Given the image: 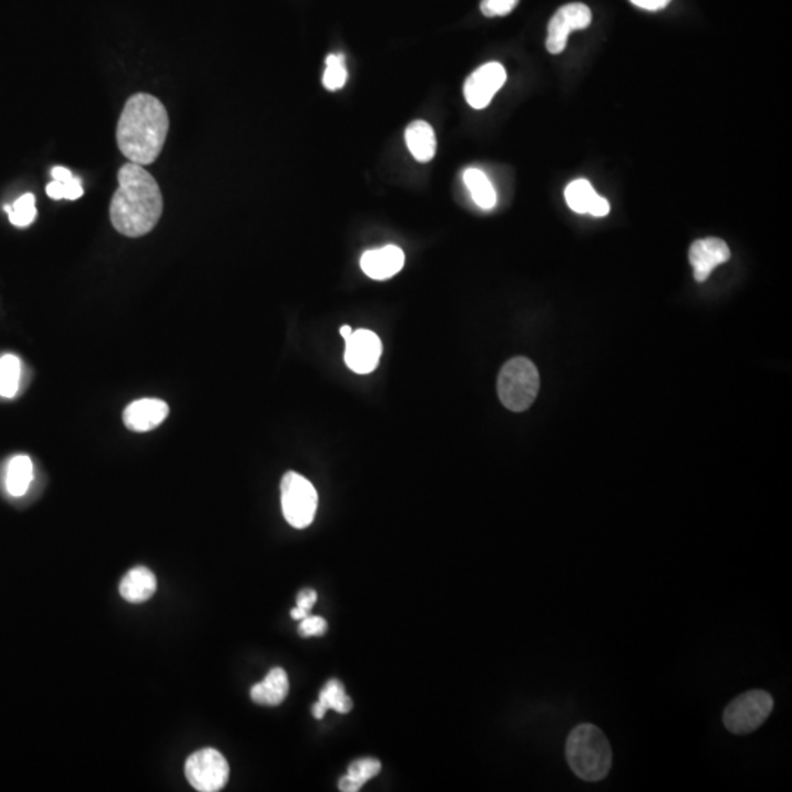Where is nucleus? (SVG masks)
I'll return each mask as SVG.
<instances>
[{
  "label": "nucleus",
  "instance_id": "2eb2a0df",
  "mask_svg": "<svg viewBox=\"0 0 792 792\" xmlns=\"http://www.w3.org/2000/svg\"><path fill=\"white\" fill-rule=\"evenodd\" d=\"M157 590L155 574L146 566H136L125 574L119 584V593L129 604H143Z\"/></svg>",
  "mask_w": 792,
  "mask_h": 792
},
{
  "label": "nucleus",
  "instance_id": "393cba45",
  "mask_svg": "<svg viewBox=\"0 0 792 792\" xmlns=\"http://www.w3.org/2000/svg\"><path fill=\"white\" fill-rule=\"evenodd\" d=\"M517 5L518 0H483L480 8H482L483 15L492 18V16L508 15Z\"/></svg>",
  "mask_w": 792,
  "mask_h": 792
},
{
  "label": "nucleus",
  "instance_id": "a878e982",
  "mask_svg": "<svg viewBox=\"0 0 792 792\" xmlns=\"http://www.w3.org/2000/svg\"><path fill=\"white\" fill-rule=\"evenodd\" d=\"M328 631V623L321 616H307L301 619L299 633L301 637H320Z\"/></svg>",
  "mask_w": 792,
  "mask_h": 792
},
{
  "label": "nucleus",
  "instance_id": "dca6fc26",
  "mask_svg": "<svg viewBox=\"0 0 792 792\" xmlns=\"http://www.w3.org/2000/svg\"><path fill=\"white\" fill-rule=\"evenodd\" d=\"M289 693V679L282 668H273L266 678L249 691L253 702L261 706H278Z\"/></svg>",
  "mask_w": 792,
  "mask_h": 792
},
{
  "label": "nucleus",
  "instance_id": "c756f323",
  "mask_svg": "<svg viewBox=\"0 0 792 792\" xmlns=\"http://www.w3.org/2000/svg\"><path fill=\"white\" fill-rule=\"evenodd\" d=\"M310 615V612L304 611L301 607L295 606L292 611H290V616L292 618L297 619V621H301V619L307 618Z\"/></svg>",
  "mask_w": 792,
  "mask_h": 792
},
{
  "label": "nucleus",
  "instance_id": "f257e3e1",
  "mask_svg": "<svg viewBox=\"0 0 792 792\" xmlns=\"http://www.w3.org/2000/svg\"><path fill=\"white\" fill-rule=\"evenodd\" d=\"M117 187L110 201V222L119 234L140 238L155 229L163 211V197L150 172L127 163L117 174Z\"/></svg>",
  "mask_w": 792,
  "mask_h": 792
},
{
  "label": "nucleus",
  "instance_id": "a211bd4d",
  "mask_svg": "<svg viewBox=\"0 0 792 792\" xmlns=\"http://www.w3.org/2000/svg\"><path fill=\"white\" fill-rule=\"evenodd\" d=\"M330 709L338 713H348L352 710L351 697H348L345 686L338 679H330L321 688L319 702L314 703L311 712L316 719H323L326 712Z\"/></svg>",
  "mask_w": 792,
  "mask_h": 792
},
{
  "label": "nucleus",
  "instance_id": "cd10ccee",
  "mask_svg": "<svg viewBox=\"0 0 792 792\" xmlns=\"http://www.w3.org/2000/svg\"><path fill=\"white\" fill-rule=\"evenodd\" d=\"M631 2L635 6H638V8L647 9V11H659V9H664L671 0H631Z\"/></svg>",
  "mask_w": 792,
  "mask_h": 792
},
{
  "label": "nucleus",
  "instance_id": "0eeeda50",
  "mask_svg": "<svg viewBox=\"0 0 792 792\" xmlns=\"http://www.w3.org/2000/svg\"><path fill=\"white\" fill-rule=\"evenodd\" d=\"M185 777L197 791L218 792L228 784L229 765L220 751L203 748L187 758Z\"/></svg>",
  "mask_w": 792,
  "mask_h": 792
},
{
  "label": "nucleus",
  "instance_id": "7c9ffc66",
  "mask_svg": "<svg viewBox=\"0 0 792 792\" xmlns=\"http://www.w3.org/2000/svg\"><path fill=\"white\" fill-rule=\"evenodd\" d=\"M340 335H342L343 340H348V338H350V336H351V333H352L351 326H347V325L342 326V328H340Z\"/></svg>",
  "mask_w": 792,
  "mask_h": 792
},
{
  "label": "nucleus",
  "instance_id": "20e7f679",
  "mask_svg": "<svg viewBox=\"0 0 792 792\" xmlns=\"http://www.w3.org/2000/svg\"><path fill=\"white\" fill-rule=\"evenodd\" d=\"M540 389L537 367L524 357L510 360L498 378V395L510 411L523 412L532 407Z\"/></svg>",
  "mask_w": 792,
  "mask_h": 792
},
{
  "label": "nucleus",
  "instance_id": "7ed1b4c3",
  "mask_svg": "<svg viewBox=\"0 0 792 792\" xmlns=\"http://www.w3.org/2000/svg\"><path fill=\"white\" fill-rule=\"evenodd\" d=\"M565 756L571 770L583 781L599 782L611 772V744L596 725L575 726L566 739Z\"/></svg>",
  "mask_w": 792,
  "mask_h": 792
},
{
  "label": "nucleus",
  "instance_id": "4be33fe9",
  "mask_svg": "<svg viewBox=\"0 0 792 792\" xmlns=\"http://www.w3.org/2000/svg\"><path fill=\"white\" fill-rule=\"evenodd\" d=\"M5 210L8 213L12 225L18 228L30 227L37 216L36 197L31 193L24 194L12 206L6 204Z\"/></svg>",
  "mask_w": 792,
  "mask_h": 792
},
{
  "label": "nucleus",
  "instance_id": "ddd939ff",
  "mask_svg": "<svg viewBox=\"0 0 792 792\" xmlns=\"http://www.w3.org/2000/svg\"><path fill=\"white\" fill-rule=\"evenodd\" d=\"M169 414V405L165 401L146 398L132 402L125 408L124 422L132 432H150L160 426Z\"/></svg>",
  "mask_w": 792,
  "mask_h": 792
},
{
  "label": "nucleus",
  "instance_id": "bb28decb",
  "mask_svg": "<svg viewBox=\"0 0 792 792\" xmlns=\"http://www.w3.org/2000/svg\"><path fill=\"white\" fill-rule=\"evenodd\" d=\"M317 593L313 589H304L299 593L297 596V607H301L304 611H311V607L316 604Z\"/></svg>",
  "mask_w": 792,
  "mask_h": 792
},
{
  "label": "nucleus",
  "instance_id": "9d476101",
  "mask_svg": "<svg viewBox=\"0 0 792 792\" xmlns=\"http://www.w3.org/2000/svg\"><path fill=\"white\" fill-rule=\"evenodd\" d=\"M345 342V362L354 373L369 374L376 370L381 355V342L376 333L359 329Z\"/></svg>",
  "mask_w": 792,
  "mask_h": 792
},
{
  "label": "nucleus",
  "instance_id": "6e6552de",
  "mask_svg": "<svg viewBox=\"0 0 792 792\" xmlns=\"http://www.w3.org/2000/svg\"><path fill=\"white\" fill-rule=\"evenodd\" d=\"M592 23V11L583 4L565 5L552 16L547 26L546 47L552 55L563 53L568 36L574 30H584Z\"/></svg>",
  "mask_w": 792,
  "mask_h": 792
},
{
  "label": "nucleus",
  "instance_id": "b1692460",
  "mask_svg": "<svg viewBox=\"0 0 792 792\" xmlns=\"http://www.w3.org/2000/svg\"><path fill=\"white\" fill-rule=\"evenodd\" d=\"M381 769V765L378 758H359V760H355V762L348 766L347 777L360 791L370 779L378 777Z\"/></svg>",
  "mask_w": 792,
  "mask_h": 792
},
{
  "label": "nucleus",
  "instance_id": "aec40b11",
  "mask_svg": "<svg viewBox=\"0 0 792 792\" xmlns=\"http://www.w3.org/2000/svg\"><path fill=\"white\" fill-rule=\"evenodd\" d=\"M464 182L472 193V200L483 210H492L496 206V191L483 170L470 168L464 172Z\"/></svg>",
  "mask_w": 792,
  "mask_h": 792
},
{
  "label": "nucleus",
  "instance_id": "5701e85b",
  "mask_svg": "<svg viewBox=\"0 0 792 792\" xmlns=\"http://www.w3.org/2000/svg\"><path fill=\"white\" fill-rule=\"evenodd\" d=\"M348 72L345 66V56L342 53H332L326 59V71L323 74V86L329 91L342 88L347 83Z\"/></svg>",
  "mask_w": 792,
  "mask_h": 792
},
{
  "label": "nucleus",
  "instance_id": "4468645a",
  "mask_svg": "<svg viewBox=\"0 0 792 792\" xmlns=\"http://www.w3.org/2000/svg\"><path fill=\"white\" fill-rule=\"evenodd\" d=\"M565 200L571 210L581 215L589 213L596 218H604L611 210V204L607 203L606 198L600 197L592 184L585 179H577L566 187Z\"/></svg>",
  "mask_w": 792,
  "mask_h": 792
},
{
  "label": "nucleus",
  "instance_id": "f8f14e48",
  "mask_svg": "<svg viewBox=\"0 0 792 792\" xmlns=\"http://www.w3.org/2000/svg\"><path fill=\"white\" fill-rule=\"evenodd\" d=\"M404 251L396 246L370 249L362 254L360 266L362 272L374 280L391 279L404 268Z\"/></svg>",
  "mask_w": 792,
  "mask_h": 792
},
{
  "label": "nucleus",
  "instance_id": "1a4fd4ad",
  "mask_svg": "<svg viewBox=\"0 0 792 792\" xmlns=\"http://www.w3.org/2000/svg\"><path fill=\"white\" fill-rule=\"evenodd\" d=\"M506 81V71L498 62L483 65L468 76L464 84V96L474 109H484Z\"/></svg>",
  "mask_w": 792,
  "mask_h": 792
},
{
  "label": "nucleus",
  "instance_id": "412c9836",
  "mask_svg": "<svg viewBox=\"0 0 792 792\" xmlns=\"http://www.w3.org/2000/svg\"><path fill=\"white\" fill-rule=\"evenodd\" d=\"M21 381V361L15 355H4L0 359V396L14 398Z\"/></svg>",
  "mask_w": 792,
  "mask_h": 792
},
{
  "label": "nucleus",
  "instance_id": "f3484780",
  "mask_svg": "<svg viewBox=\"0 0 792 792\" xmlns=\"http://www.w3.org/2000/svg\"><path fill=\"white\" fill-rule=\"evenodd\" d=\"M405 141L415 160L420 163L431 162L436 155V136L431 124L414 121L405 129Z\"/></svg>",
  "mask_w": 792,
  "mask_h": 792
},
{
  "label": "nucleus",
  "instance_id": "423d86ee",
  "mask_svg": "<svg viewBox=\"0 0 792 792\" xmlns=\"http://www.w3.org/2000/svg\"><path fill=\"white\" fill-rule=\"evenodd\" d=\"M280 502L283 517L294 528H306L313 523L317 513L316 489L306 477L289 472L283 475L280 483Z\"/></svg>",
  "mask_w": 792,
  "mask_h": 792
},
{
  "label": "nucleus",
  "instance_id": "c85d7f7f",
  "mask_svg": "<svg viewBox=\"0 0 792 792\" xmlns=\"http://www.w3.org/2000/svg\"><path fill=\"white\" fill-rule=\"evenodd\" d=\"M52 178L53 181L66 182L69 181L71 178H74V175H72L71 170L66 169V168L56 167L52 169Z\"/></svg>",
  "mask_w": 792,
  "mask_h": 792
},
{
  "label": "nucleus",
  "instance_id": "f03ea898",
  "mask_svg": "<svg viewBox=\"0 0 792 792\" xmlns=\"http://www.w3.org/2000/svg\"><path fill=\"white\" fill-rule=\"evenodd\" d=\"M169 132V115L155 96L138 93L125 103L117 121V147L129 162L148 167L162 153Z\"/></svg>",
  "mask_w": 792,
  "mask_h": 792
},
{
  "label": "nucleus",
  "instance_id": "6ab92c4d",
  "mask_svg": "<svg viewBox=\"0 0 792 792\" xmlns=\"http://www.w3.org/2000/svg\"><path fill=\"white\" fill-rule=\"evenodd\" d=\"M33 475H35V468L31 458L26 455H16L9 461L6 468V477H5L6 491L14 498H21L30 489Z\"/></svg>",
  "mask_w": 792,
  "mask_h": 792
},
{
  "label": "nucleus",
  "instance_id": "9b49d317",
  "mask_svg": "<svg viewBox=\"0 0 792 792\" xmlns=\"http://www.w3.org/2000/svg\"><path fill=\"white\" fill-rule=\"evenodd\" d=\"M690 263L695 270L697 282H706L713 269L719 264L726 263L731 259V251L726 242L719 238H705L698 239L690 247Z\"/></svg>",
  "mask_w": 792,
  "mask_h": 792
},
{
  "label": "nucleus",
  "instance_id": "39448f33",
  "mask_svg": "<svg viewBox=\"0 0 792 792\" xmlns=\"http://www.w3.org/2000/svg\"><path fill=\"white\" fill-rule=\"evenodd\" d=\"M774 706V698L767 691L750 690L743 693L725 707V728L736 736H747L767 721Z\"/></svg>",
  "mask_w": 792,
  "mask_h": 792
}]
</instances>
